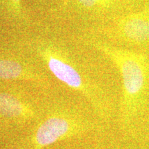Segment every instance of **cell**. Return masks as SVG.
Masks as SVG:
<instances>
[{"instance_id":"7","label":"cell","mask_w":149,"mask_h":149,"mask_svg":"<svg viewBox=\"0 0 149 149\" xmlns=\"http://www.w3.org/2000/svg\"><path fill=\"white\" fill-rule=\"evenodd\" d=\"M10 3H12L13 6L18 10V12L20 14H22V10H23V8H22V0H9Z\"/></svg>"},{"instance_id":"1","label":"cell","mask_w":149,"mask_h":149,"mask_svg":"<svg viewBox=\"0 0 149 149\" xmlns=\"http://www.w3.org/2000/svg\"><path fill=\"white\" fill-rule=\"evenodd\" d=\"M97 49L113 61L122 81V113L125 124L131 121L143 103L148 86L149 63L144 54L102 42L94 43Z\"/></svg>"},{"instance_id":"3","label":"cell","mask_w":149,"mask_h":149,"mask_svg":"<svg viewBox=\"0 0 149 149\" xmlns=\"http://www.w3.org/2000/svg\"><path fill=\"white\" fill-rule=\"evenodd\" d=\"M37 53L59 81L84 95L95 107L99 108L96 97L86 77L64 51L53 44L44 42L37 46Z\"/></svg>"},{"instance_id":"6","label":"cell","mask_w":149,"mask_h":149,"mask_svg":"<svg viewBox=\"0 0 149 149\" xmlns=\"http://www.w3.org/2000/svg\"><path fill=\"white\" fill-rule=\"evenodd\" d=\"M123 0H68L66 5L75 10L91 14H104L115 8Z\"/></svg>"},{"instance_id":"2","label":"cell","mask_w":149,"mask_h":149,"mask_svg":"<svg viewBox=\"0 0 149 149\" xmlns=\"http://www.w3.org/2000/svg\"><path fill=\"white\" fill-rule=\"evenodd\" d=\"M36 127L19 143V149H44L57 141L86 132L91 124L74 112L64 110L48 111Z\"/></svg>"},{"instance_id":"5","label":"cell","mask_w":149,"mask_h":149,"mask_svg":"<svg viewBox=\"0 0 149 149\" xmlns=\"http://www.w3.org/2000/svg\"><path fill=\"white\" fill-rule=\"evenodd\" d=\"M0 79L29 81L44 84L45 79L40 73L22 61L0 59Z\"/></svg>"},{"instance_id":"4","label":"cell","mask_w":149,"mask_h":149,"mask_svg":"<svg viewBox=\"0 0 149 149\" xmlns=\"http://www.w3.org/2000/svg\"><path fill=\"white\" fill-rule=\"evenodd\" d=\"M110 34L127 44L148 43L149 8L117 17L110 28Z\"/></svg>"}]
</instances>
